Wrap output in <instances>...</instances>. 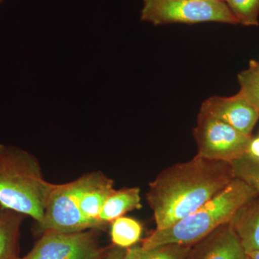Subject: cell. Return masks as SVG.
<instances>
[{
    "mask_svg": "<svg viewBox=\"0 0 259 259\" xmlns=\"http://www.w3.org/2000/svg\"><path fill=\"white\" fill-rule=\"evenodd\" d=\"M193 135L197 156L230 163L245 156L252 139L223 121L201 114Z\"/></svg>",
    "mask_w": 259,
    "mask_h": 259,
    "instance_id": "obj_6",
    "label": "cell"
},
{
    "mask_svg": "<svg viewBox=\"0 0 259 259\" xmlns=\"http://www.w3.org/2000/svg\"><path fill=\"white\" fill-rule=\"evenodd\" d=\"M185 259H247V254L230 222L192 245Z\"/></svg>",
    "mask_w": 259,
    "mask_h": 259,
    "instance_id": "obj_9",
    "label": "cell"
},
{
    "mask_svg": "<svg viewBox=\"0 0 259 259\" xmlns=\"http://www.w3.org/2000/svg\"><path fill=\"white\" fill-rule=\"evenodd\" d=\"M97 231H44L28 254L19 259H102L108 248H102L99 243Z\"/></svg>",
    "mask_w": 259,
    "mask_h": 259,
    "instance_id": "obj_7",
    "label": "cell"
},
{
    "mask_svg": "<svg viewBox=\"0 0 259 259\" xmlns=\"http://www.w3.org/2000/svg\"><path fill=\"white\" fill-rule=\"evenodd\" d=\"M101 174L90 172L68 183L54 184L46 203L44 218L36 224L37 230L42 233L54 231L71 233L95 229L83 217L79 202L83 191Z\"/></svg>",
    "mask_w": 259,
    "mask_h": 259,
    "instance_id": "obj_4",
    "label": "cell"
},
{
    "mask_svg": "<svg viewBox=\"0 0 259 259\" xmlns=\"http://www.w3.org/2000/svg\"><path fill=\"white\" fill-rule=\"evenodd\" d=\"M231 163L235 178L243 181L259 194V158L244 156Z\"/></svg>",
    "mask_w": 259,
    "mask_h": 259,
    "instance_id": "obj_18",
    "label": "cell"
},
{
    "mask_svg": "<svg viewBox=\"0 0 259 259\" xmlns=\"http://www.w3.org/2000/svg\"><path fill=\"white\" fill-rule=\"evenodd\" d=\"M141 20L154 25L210 22L238 24L225 2L207 0H143Z\"/></svg>",
    "mask_w": 259,
    "mask_h": 259,
    "instance_id": "obj_5",
    "label": "cell"
},
{
    "mask_svg": "<svg viewBox=\"0 0 259 259\" xmlns=\"http://www.w3.org/2000/svg\"><path fill=\"white\" fill-rule=\"evenodd\" d=\"M259 196L252 187L235 178L226 188L197 210L172 226L155 230L142 240L141 246L152 248L161 245H192L230 223L237 212Z\"/></svg>",
    "mask_w": 259,
    "mask_h": 259,
    "instance_id": "obj_2",
    "label": "cell"
},
{
    "mask_svg": "<svg viewBox=\"0 0 259 259\" xmlns=\"http://www.w3.org/2000/svg\"><path fill=\"white\" fill-rule=\"evenodd\" d=\"M238 24L244 26L259 25V0H225Z\"/></svg>",
    "mask_w": 259,
    "mask_h": 259,
    "instance_id": "obj_17",
    "label": "cell"
},
{
    "mask_svg": "<svg viewBox=\"0 0 259 259\" xmlns=\"http://www.w3.org/2000/svg\"><path fill=\"white\" fill-rule=\"evenodd\" d=\"M114 190V181L102 173L81 194L79 202L80 211L83 217L95 229H102L105 227L99 218L107 199Z\"/></svg>",
    "mask_w": 259,
    "mask_h": 259,
    "instance_id": "obj_10",
    "label": "cell"
},
{
    "mask_svg": "<svg viewBox=\"0 0 259 259\" xmlns=\"http://www.w3.org/2000/svg\"><path fill=\"white\" fill-rule=\"evenodd\" d=\"M142 233V225L134 218L122 216L111 223L112 243L120 248L134 246L141 240Z\"/></svg>",
    "mask_w": 259,
    "mask_h": 259,
    "instance_id": "obj_15",
    "label": "cell"
},
{
    "mask_svg": "<svg viewBox=\"0 0 259 259\" xmlns=\"http://www.w3.org/2000/svg\"><path fill=\"white\" fill-rule=\"evenodd\" d=\"M239 93L259 112V62L250 61L248 69L238 75Z\"/></svg>",
    "mask_w": 259,
    "mask_h": 259,
    "instance_id": "obj_16",
    "label": "cell"
},
{
    "mask_svg": "<svg viewBox=\"0 0 259 259\" xmlns=\"http://www.w3.org/2000/svg\"><path fill=\"white\" fill-rule=\"evenodd\" d=\"M231 163L199 157L165 168L148 185L146 199L156 230L197 210L234 180Z\"/></svg>",
    "mask_w": 259,
    "mask_h": 259,
    "instance_id": "obj_1",
    "label": "cell"
},
{
    "mask_svg": "<svg viewBox=\"0 0 259 259\" xmlns=\"http://www.w3.org/2000/svg\"><path fill=\"white\" fill-rule=\"evenodd\" d=\"M207 1H223V2H225V0H207Z\"/></svg>",
    "mask_w": 259,
    "mask_h": 259,
    "instance_id": "obj_22",
    "label": "cell"
},
{
    "mask_svg": "<svg viewBox=\"0 0 259 259\" xmlns=\"http://www.w3.org/2000/svg\"><path fill=\"white\" fill-rule=\"evenodd\" d=\"M54 184L42 176L33 155L11 145L0 144V205L30 216L39 223Z\"/></svg>",
    "mask_w": 259,
    "mask_h": 259,
    "instance_id": "obj_3",
    "label": "cell"
},
{
    "mask_svg": "<svg viewBox=\"0 0 259 259\" xmlns=\"http://www.w3.org/2000/svg\"><path fill=\"white\" fill-rule=\"evenodd\" d=\"M141 207V190L139 187L115 190L107 199L99 219L106 226L125 213Z\"/></svg>",
    "mask_w": 259,
    "mask_h": 259,
    "instance_id": "obj_13",
    "label": "cell"
},
{
    "mask_svg": "<svg viewBox=\"0 0 259 259\" xmlns=\"http://www.w3.org/2000/svg\"><path fill=\"white\" fill-rule=\"evenodd\" d=\"M126 249L127 248H120L113 245L108 248L102 259H122L125 254Z\"/></svg>",
    "mask_w": 259,
    "mask_h": 259,
    "instance_id": "obj_19",
    "label": "cell"
},
{
    "mask_svg": "<svg viewBox=\"0 0 259 259\" xmlns=\"http://www.w3.org/2000/svg\"><path fill=\"white\" fill-rule=\"evenodd\" d=\"M245 156L250 158H259V136L256 138L252 137Z\"/></svg>",
    "mask_w": 259,
    "mask_h": 259,
    "instance_id": "obj_20",
    "label": "cell"
},
{
    "mask_svg": "<svg viewBox=\"0 0 259 259\" xmlns=\"http://www.w3.org/2000/svg\"><path fill=\"white\" fill-rule=\"evenodd\" d=\"M3 0H0V3H1L2 2H3Z\"/></svg>",
    "mask_w": 259,
    "mask_h": 259,
    "instance_id": "obj_23",
    "label": "cell"
},
{
    "mask_svg": "<svg viewBox=\"0 0 259 259\" xmlns=\"http://www.w3.org/2000/svg\"><path fill=\"white\" fill-rule=\"evenodd\" d=\"M247 259H259V250L246 253Z\"/></svg>",
    "mask_w": 259,
    "mask_h": 259,
    "instance_id": "obj_21",
    "label": "cell"
},
{
    "mask_svg": "<svg viewBox=\"0 0 259 259\" xmlns=\"http://www.w3.org/2000/svg\"><path fill=\"white\" fill-rule=\"evenodd\" d=\"M27 216L0 205V259H19L20 226Z\"/></svg>",
    "mask_w": 259,
    "mask_h": 259,
    "instance_id": "obj_12",
    "label": "cell"
},
{
    "mask_svg": "<svg viewBox=\"0 0 259 259\" xmlns=\"http://www.w3.org/2000/svg\"><path fill=\"white\" fill-rule=\"evenodd\" d=\"M231 223L246 253L259 250V196L243 206Z\"/></svg>",
    "mask_w": 259,
    "mask_h": 259,
    "instance_id": "obj_11",
    "label": "cell"
},
{
    "mask_svg": "<svg viewBox=\"0 0 259 259\" xmlns=\"http://www.w3.org/2000/svg\"><path fill=\"white\" fill-rule=\"evenodd\" d=\"M192 245L169 244L152 248L135 245L126 249L122 259H185Z\"/></svg>",
    "mask_w": 259,
    "mask_h": 259,
    "instance_id": "obj_14",
    "label": "cell"
},
{
    "mask_svg": "<svg viewBox=\"0 0 259 259\" xmlns=\"http://www.w3.org/2000/svg\"><path fill=\"white\" fill-rule=\"evenodd\" d=\"M199 114L223 121L248 136H252L259 120L258 110L239 93L230 97H209L202 104Z\"/></svg>",
    "mask_w": 259,
    "mask_h": 259,
    "instance_id": "obj_8",
    "label": "cell"
}]
</instances>
